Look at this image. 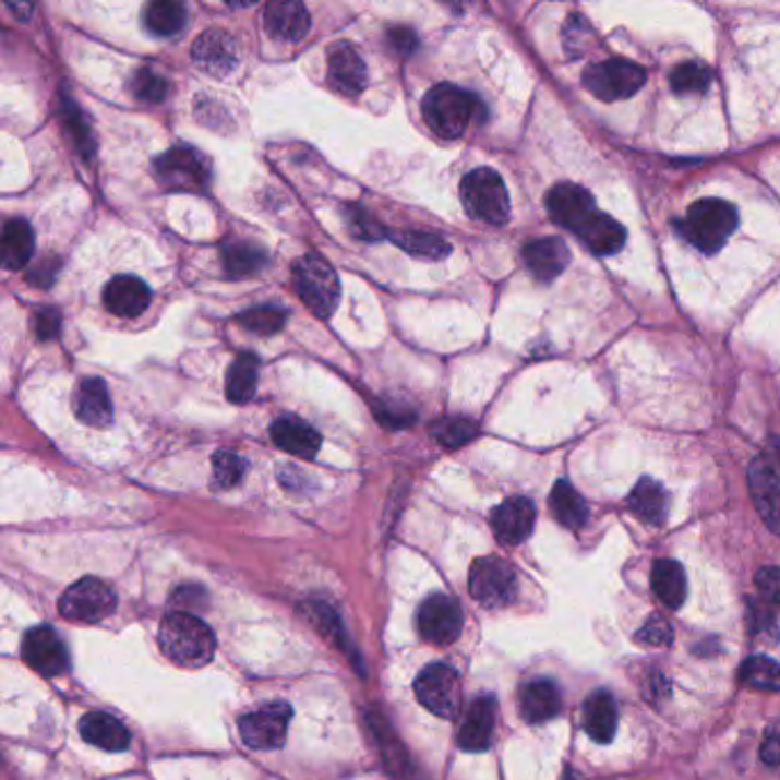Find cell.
I'll return each mask as SVG.
<instances>
[{
    "mask_svg": "<svg viewBox=\"0 0 780 780\" xmlns=\"http://www.w3.org/2000/svg\"><path fill=\"white\" fill-rule=\"evenodd\" d=\"M163 655L181 669H202L216 655V636L195 613L175 611L165 616L158 632Z\"/></svg>",
    "mask_w": 780,
    "mask_h": 780,
    "instance_id": "1",
    "label": "cell"
},
{
    "mask_svg": "<svg viewBox=\"0 0 780 780\" xmlns=\"http://www.w3.org/2000/svg\"><path fill=\"white\" fill-rule=\"evenodd\" d=\"M421 115L423 122L429 124L435 135L454 140L460 137L469 129V124L483 120L485 106L471 92L442 83L423 97Z\"/></svg>",
    "mask_w": 780,
    "mask_h": 780,
    "instance_id": "2",
    "label": "cell"
},
{
    "mask_svg": "<svg viewBox=\"0 0 780 780\" xmlns=\"http://www.w3.org/2000/svg\"><path fill=\"white\" fill-rule=\"evenodd\" d=\"M737 223L740 216L735 206L730 202L709 197L694 202L687 211V218L677 223V229L682 231L684 239L700 252L717 254L730 239V233L737 229Z\"/></svg>",
    "mask_w": 780,
    "mask_h": 780,
    "instance_id": "3",
    "label": "cell"
},
{
    "mask_svg": "<svg viewBox=\"0 0 780 780\" xmlns=\"http://www.w3.org/2000/svg\"><path fill=\"white\" fill-rule=\"evenodd\" d=\"M293 284L307 310H312L319 319H329L335 314L341 298V284L335 268L323 256H300L293 266Z\"/></svg>",
    "mask_w": 780,
    "mask_h": 780,
    "instance_id": "4",
    "label": "cell"
},
{
    "mask_svg": "<svg viewBox=\"0 0 780 780\" xmlns=\"http://www.w3.org/2000/svg\"><path fill=\"white\" fill-rule=\"evenodd\" d=\"M465 211L485 225H504L511 216V197L504 179L490 168H479L465 175L460 183Z\"/></svg>",
    "mask_w": 780,
    "mask_h": 780,
    "instance_id": "5",
    "label": "cell"
},
{
    "mask_svg": "<svg viewBox=\"0 0 780 780\" xmlns=\"http://www.w3.org/2000/svg\"><path fill=\"white\" fill-rule=\"evenodd\" d=\"M154 172L165 191L202 193L211 181V163L195 147L177 145L156 158Z\"/></svg>",
    "mask_w": 780,
    "mask_h": 780,
    "instance_id": "6",
    "label": "cell"
},
{
    "mask_svg": "<svg viewBox=\"0 0 780 780\" xmlns=\"http://www.w3.org/2000/svg\"><path fill=\"white\" fill-rule=\"evenodd\" d=\"M469 593L485 609H502L517 596L515 567L500 556H483L471 563Z\"/></svg>",
    "mask_w": 780,
    "mask_h": 780,
    "instance_id": "7",
    "label": "cell"
},
{
    "mask_svg": "<svg viewBox=\"0 0 780 780\" xmlns=\"http://www.w3.org/2000/svg\"><path fill=\"white\" fill-rule=\"evenodd\" d=\"M584 85L602 101H623L646 85V71L629 60H604L584 71Z\"/></svg>",
    "mask_w": 780,
    "mask_h": 780,
    "instance_id": "8",
    "label": "cell"
},
{
    "mask_svg": "<svg viewBox=\"0 0 780 780\" xmlns=\"http://www.w3.org/2000/svg\"><path fill=\"white\" fill-rule=\"evenodd\" d=\"M115 607V590L97 577H85L69 586L60 600V613L74 623H99L110 616Z\"/></svg>",
    "mask_w": 780,
    "mask_h": 780,
    "instance_id": "9",
    "label": "cell"
},
{
    "mask_svg": "<svg viewBox=\"0 0 780 780\" xmlns=\"http://www.w3.org/2000/svg\"><path fill=\"white\" fill-rule=\"evenodd\" d=\"M417 700L442 719H454L460 709V680L454 669L431 664L415 680Z\"/></svg>",
    "mask_w": 780,
    "mask_h": 780,
    "instance_id": "10",
    "label": "cell"
},
{
    "mask_svg": "<svg viewBox=\"0 0 780 780\" xmlns=\"http://www.w3.org/2000/svg\"><path fill=\"white\" fill-rule=\"evenodd\" d=\"M293 709L287 703H268L252 715L241 717L239 732L245 746L254 751H273L284 746Z\"/></svg>",
    "mask_w": 780,
    "mask_h": 780,
    "instance_id": "11",
    "label": "cell"
},
{
    "mask_svg": "<svg viewBox=\"0 0 780 780\" xmlns=\"http://www.w3.org/2000/svg\"><path fill=\"white\" fill-rule=\"evenodd\" d=\"M463 609L460 604L444 593L423 600L417 613V627L423 641L433 646L454 644L463 632Z\"/></svg>",
    "mask_w": 780,
    "mask_h": 780,
    "instance_id": "12",
    "label": "cell"
},
{
    "mask_svg": "<svg viewBox=\"0 0 780 780\" xmlns=\"http://www.w3.org/2000/svg\"><path fill=\"white\" fill-rule=\"evenodd\" d=\"M748 490L763 523L780 536V467L767 458H755L748 467Z\"/></svg>",
    "mask_w": 780,
    "mask_h": 780,
    "instance_id": "13",
    "label": "cell"
},
{
    "mask_svg": "<svg viewBox=\"0 0 780 780\" xmlns=\"http://www.w3.org/2000/svg\"><path fill=\"white\" fill-rule=\"evenodd\" d=\"M23 659H26V664L33 671L49 677L64 673L69 667L67 646L60 634L49 625L33 627L26 634V638H23Z\"/></svg>",
    "mask_w": 780,
    "mask_h": 780,
    "instance_id": "14",
    "label": "cell"
},
{
    "mask_svg": "<svg viewBox=\"0 0 780 780\" xmlns=\"http://www.w3.org/2000/svg\"><path fill=\"white\" fill-rule=\"evenodd\" d=\"M548 211L554 223L575 233L598 208L586 188L577 183H559L548 193Z\"/></svg>",
    "mask_w": 780,
    "mask_h": 780,
    "instance_id": "15",
    "label": "cell"
},
{
    "mask_svg": "<svg viewBox=\"0 0 780 780\" xmlns=\"http://www.w3.org/2000/svg\"><path fill=\"white\" fill-rule=\"evenodd\" d=\"M193 62L211 76H227L239 64V49L227 31L211 28L195 39Z\"/></svg>",
    "mask_w": 780,
    "mask_h": 780,
    "instance_id": "16",
    "label": "cell"
},
{
    "mask_svg": "<svg viewBox=\"0 0 780 780\" xmlns=\"http://www.w3.org/2000/svg\"><path fill=\"white\" fill-rule=\"evenodd\" d=\"M536 525V506L527 496H511L492 511V531L504 545L525 542Z\"/></svg>",
    "mask_w": 780,
    "mask_h": 780,
    "instance_id": "17",
    "label": "cell"
},
{
    "mask_svg": "<svg viewBox=\"0 0 780 780\" xmlns=\"http://www.w3.org/2000/svg\"><path fill=\"white\" fill-rule=\"evenodd\" d=\"M152 302V293L145 281L135 275H117L104 289L106 310L115 316L135 319L147 310Z\"/></svg>",
    "mask_w": 780,
    "mask_h": 780,
    "instance_id": "18",
    "label": "cell"
},
{
    "mask_svg": "<svg viewBox=\"0 0 780 780\" xmlns=\"http://www.w3.org/2000/svg\"><path fill=\"white\" fill-rule=\"evenodd\" d=\"M327 74L329 83L341 94H360L367 85V64L350 44L339 41L327 51Z\"/></svg>",
    "mask_w": 780,
    "mask_h": 780,
    "instance_id": "19",
    "label": "cell"
},
{
    "mask_svg": "<svg viewBox=\"0 0 780 780\" xmlns=\"http://www.w3.org/2000/svg\"><path fill=\"white\" fill-rule=\"evenodd\" d=\"M496 719V700L492 696H481L469 705L465 721L458 732V746L467 753H481L490 746Z\"/></svg>",
    "mask_w": 780,
    "mask_h": 780,
    "instance_id": "20",
    "label": "cell"
},
{
    "mask_svg": "<svg viewBox=\"0 0 780 780\" xmlns=\"http://www.w3.org/2000/svg\"><path fill=\"white\" fill-rule=\"evenodd\" d=\"M266 31L279 41H298L312 28V16L298 0H275L264 14Z\"/></svg>",
    "mask_w": 780,
    "mask_h": 780,
    "instance_id": "21",
    "label": "cell"
},
{
    "mask_svg": "<svg viewBox=\"0 0 780 780\" xmlns=\"http://www.w3.org/2000/svg\"><path fill=\"white\" fill-rule=\"evenodd\" d=\"M523 262L536 279L552 281L571 264V250L561 239H538L523 248Z\"/></svg>",
    "mask_w": 780,
    "mask_h": 780,
    "instance_id": "22",
    "label": "cell"
},
{
    "mask_svg": "<svg viewBox=\"0 0 780 780\" xmlns=\"http://www.w3.org/2000/svg\"><path fill=\"white\" fill-rule=\"evenodd\" d=\"M74 412L79 421L94 425V429H106L112 421V404L106 383L101 377H83L74 392Z\"/></svg>",
    "mask_w": 780,
    "mask_h": 780,
    "instance_id": "23",
    "label": "cell"
},
{
    "mask_svg": "<svg viewBox=\"0 0 780 780\" xmlns=\"http://www.w3.org/2000/svg\"><path fill=\"white\" fill-rule=\"evenodd\" d=\"M271 437L281 452L298 458H314L321 448V435L316 429L298 417H281L273 421Z\"/></svg>",
    "mask_w": 780,
    "mask_h": 780,
    "instance_id": "24",
    "label": "cell"
},
{
    "mask_svg": "<svg viewBox=\"0 0 780 780\" xmlns=\"http://www.w3.org/2000/svg\"><path fill=\"white\" fill-rule=\"evenodd\" d=\"M561 712V692L552 680H533L519 692V715L527 723H545Z\"/></svg>",
    "mask_w": 780,
    "mask_h": 780,
    "instance_id": "25",
    "label": "cell"
},
{
    "mask_svg": "<svg viewBox=\"0 0 780 780\" xmlns=\"http://www.w3.org/2000/svg\"><path fill=\"white\" fill-rule=\"evenodd\" d=\"M616 725H619V707L613 696L604 689L590 694L584 703L586 735L598 744H609L613 735H616Z\"/></svg>",
    "mask_w": 780,
    "mask_h": 780,
    "instance_id": "26",
    "label": "cell"
},
{
    "mask_svg": "<svg viewBox=\"0 0 780 780\" xmlns=\"http://www.w3.org/2000/svg\"><path fill=\"white\" fill-rule=\"evenodd\" d=\"M575 233L579 236L581 243L590 252L602 254V256L616 254L625 245V239H627L625 227L602 211H596L593 216H590Z\"/></svg>",
    "mask_w": 780,
    "mask_h": 780,
    "instance_id": "27",
    "label": "cell"
},
{
    "mask_svg": "<svg viewBox=\"0 0 780 780\" xmlns=\"http://www.w3.org/2000/svg\"><path fill=\"white\" fill-rule=\"evenodd\" d=\"M81 735L87 744L104 748L108 753L127 751L131 744L129 730L120 719L110 717L108 712H92L81 721Z\"/></svg>",
    "mask_w": 780,
    "mask_h": 780,
    "instance_id": "28",
    "label": "cell"
},
{
    "mask_svg": "<svg viewBox=\"0 0 780 780\" xmlns=\"http://www.w3.org/2000/svg\"><path fill=\"white\" fill-rule=\"evenodd\" d=\"M652 590L669 609H680L687 600V573L673 559H659L652 565Z\"/></svg>",
    "mask_w": 780,
    "mask_h": 780,
    "instance_id": "29",
    "label": "cell"
},
{
    "mask_svg": "<svg viewBox=\"0 0 780 780\" xmlns=\"http://www.w3.org/2000/svg\"><path fill=\"white\" fill-rule=\"evenodd\" d=\"M627 504H629L632 513L641 519V523L661 525L667 519L669 496H667V490L661 488L655 479L644 477L632 488V492L627 496Z\"/></svg>",
    "mask_w": 780,
    "mask_h": 780,
    "instance_id": "30",
    "label": "cell"
},
{
    "mask_svg": "<svg viewBox=\"0 0 780 780\" xmlns=\"http://www.w3.org/2000/svg\"><path fill=\"white\" fill-rule=\"evenodd\" d=\"M550 511L559 525L565 529H581L588 523V504L584 496L567 483V481H556L550 494Z\"/></svg>",
    "mask_w": 780,
    "mask_h": 780,
    "instance_id": "31",
    "label": "cell"
},
{
    "mask_svg": "<svg viewBox=\"0 0 780 780\" xmlns=\"http://www.w3.org/2000/svg\"><path fill=\"white\" fill-rule=\"evenodd\" d=\"M35 252L33 227L21 220H8L3 227V266L8 271H19L26 266Z\"/></svg>",
    "mask_w": 780,
    "mask_h": 780,
    "instance_id": "32",
    "label": "cell"
},
{
    "mask_svg": "<svg viewBox=\"0 0 780 780\" xmlns=\"http://www.w3.org/2000/svg\"><path fill=\"white\" fill-rule=\"evenodd\" d=\"M259 383V358L252 352H241L227 371V398L231 404H250Z\"/></svg>",
    "mask_w": 780,
    "mask_h": 780,
    "instance_id": "33",
    "label": "cell"
},
{
    "mask_svg": "<svg viewBox=\"0 0 780 780\" xmlns=\"http://www.w3.org/2000/svg\"><path fill=\"white\" fill-rule=\"evenodd\" d=\"M223 264L231 277H252L268 264L266 252L248 241H231L223 245Z\"/></svg>",
    "mask_w": 780,
    "mask_h": 780,
    "instance_id": "34",
    "label": "cell"
},
{
    "mask_svg": "<svg viewBox=\"0 0 780 780\" xmlns=\"http://www.w3.org/2000/svg\"><path fill=\"white\" fill-rule=\"evenodd\" d=\"M740 682L748 689L780 692V664L771 657L753 655L740 667Z\"/></svg>",
    "mask_w": 780,
    "mask_h": 780,
    "instance_id": "35",
    "label": "cell"
},
{
    "mask_svg": "<svg viewBox=\"0 0 780 780\" xmlns=\"http://www.w3.org/2000/svg\"><path fill=\"white\" fill-rule=\"evenodd\" d=\"M389 236L400 250H406L408 254L419 259H431V262H437V259H444L448 252H452V245H448L442 236L435 233L392 231Z\"/></svg>",
    "mask_w": 780,
    "mask_h": 780,
    "instance_id": "36",
    "label": "cell"
},
{
    "mask_svg": "<svg viewBox=\"0 0 780 780\" xmlns=\"http://www.w3.org/2000/svg\"><path fill=\"white\" fill-rule=\"evenodd\" d=\"M145 26L158 37H172L185 26V8L175 0H156L145 10Z\"/></svg>",
    "mask_w": 780,
    "mask_h": 780,
    "instance_id": "37",
    "label": "cell"
},
{
    "mask_svg": "<svg viewBox=\"0 0 780 780\" xmlns=\"http://www.w3.org/2000/svg\"><path fill=\"white\" fill-rule=\"evenodd\" d=\"M433 437L448 448H456L467 444L469 440H475L479 433V423L475 419L467 417H446V419H437L431 425Z\"/></svg>",
    "mask_w": 780,
    "mask_h": 780,
    "instance_id": "38",
    "label": "cell"
},
{
    "mask_svg": "<svg viewBox=\"0 0 780 780\" xmlns=\"http://www.w3.org/2000/svg\"><path fill=\"white\" fill-rule=\"evenodd\" d=\"M289 312L275 304H259L239 316V323L256 335H275L287 323Z\"/></svg>",
    "mask_w": 780,
    "mask_h": 780,
    "instance_id": "39",
    "label": "cell"
},
{
    "mask_svg": "<svg viewBox=\"0 0 780 780\" xmlns=\"http://www.w3.org/2000/svg\"><path fill=\"white\" fill-rule=\"evenodd\" d=\"M712 81V71L700 62H682L673 69L671 87L677 94H700Z\"/></svg>",
    "mask_w": 780,
    "mask_h": 780,
    "instance_id": "40",
    "label": "cell"
},
{
    "mask_svg": "<svg viewBox=\"0 0 780 780\" xmlns=\"http://www.w3.org/2000/svg\"><path fill=\"white\" fill-rule=\"evenodd\" d=\"M248 471L245 458L233 452H218L213 456V485L229 490L233 485H239Z\"/></svg>",
    "mask_w": 780,
    "mask_h": 780,
    "instance_id": "41",
    "label": "cell"
},
{
    "mask_svg": "<svg viewBox=\"0 0 780 780\" xmlns=\"http://www.w3.org/2000/svg\"><path fill=\"white\" fill-rule=\"evenodd\" d=\"M375 740L383 748V758L389 767V771H394L396 776H408V753L406 748L398 744V740L392 735V730L387 725V721H377L375 725Z\"/></svg>",
    "mask_w": 780,
    "mask_h": 780,
    "instance_id": "42",
    "label": "cell"
},
{
    "mask_svg": "<svg viewBox=\"0 0 780 780\" xmlns=\"http://www.w3.org/2000/svg\"><path fill=\"white\" fill-rule=\"evenodd\" d=\"M131 87L135 97L145 104H160L165 99V94H168V81L158 76L152 69H140Z\"/></svg>",
    "mask_w": 780,
    "mask_h": 780,
    "instance_id": "43",
    "label": "cell"
},
{
    "mask_svg": "<svg viewBox=\"0 0 780 780\" xmlns=\"http://www.w3.org/2000/svg\"><path fill=\"white\" fill-rule=\"evenodd\" d=\"M375 417L387 429H404V425H412L417 419V412L406 404V400H392L383 398L375 404Z\"/></svg>",
    "mask_w": 780,
    "mask_h": 780,
    "instance_id": "44",
    "label": "cell"
},
{
    "mask_svg": "<svg viewBox=\"0 0 780 780\" xmlns=\"http://www.w3.org/2000/svg\"><path fill=\"white\" fill-rule=\"evenodd\" d=\"M636 641L641 644V646H650V648H657V646H671L673 644V627L667 619H661V616H650L644 627L636 632Z\"/></svg>",
    "mask_w": 780,
    "mask_h": 780,
    "instance_id": "45",
    "label": "cell"
},
{
    "mask_svg": "<svg viewBox=\"0 0 780 780\" xmlns=\"http://www.w3.org/2000/svg\"><path fill=\"white\" fill-rule=\"evenodd\" d=\"M60 325H62V316L56 310V307H41L33 314V329L35 337L41 341L56 339L60 335Z\"/></svg>",
    "mask_w": 780,
    "mask_h": 780,
    "instance_id": "46",
    "label": "cell"
},
{
    "mask_svg": "<svg viewBox=\"0 0 780 780\" xmlns=\"http://www.w3.org/2000/svg\"><path fill=\"white\" fill-rule=\"evenodd\" d=\"M64 115H67V129L71 131V135H74L76 147H79L85 156L94 154V140H92V133H89L87 124L83 122V117H81L79 108H76V106H71V104H67Z\"/></svg>",
    "mask_w": 780,
    "mask_h": 780,
    "instance_id": "47",
    "label": "cell"
},
{
    "mask_svg": "<svg viewBox=\"0 0 780 780\" xmlns=\"http://www.w3.org/2000/svg\"><path fill=\"white\" fill-rule=\"evenodd\" d=\"M350 227L352 231L362 236L364 241H377V239H383V236L387 233L381 225H377L369 213L364 208H358V206H352L350 208Z\"/></svg>",
    "mask_w": 780,
    "mask_h": 780,
    "instance_id": "48",
    "label": "cell"
},
{
    "mask_svg": "<svg viewBox=\"0 0 780 780\" xmlns=\"http://www.w3.org/2000/svg\"><path fill=\"white\" fill-rule=\"evenodd\" d=\"M755 586L760 588L765 600L780 607V567H776V565L760 567L758 575H755Z\"/></svg>",
    "mask_w": 780,
    "mask_h": 780,
    "instance_id": "49",
    "label": "cell"
},
{
    "mask_svg": "<svg viewBox=\"0 0 780 780\" xmlns=\"http://www.w3.org/2000/svg\"><path fill=\"white\" fill-rule=\"evenodd\" d=\"M389 44L394 46L398 53L408 56V53H412L417 49V37L408 28H394V31H389Z\"/></svg>",
    "mask_w": 780,
    "mask_h": 780,
    "instance_id": "50",
    "label": "cell"
},
{
    "mask_svg": "<svg viewBox=\"0 0 780 780\" xmlns=\"http://www.w3.org/2000/svg\"><path fill=\"white\" fill-rule=\"evenodd\" d=\"M56 271H58L56 259H49V262H41L37 268H33L28 279L33 284H39V287H49V284L53 281V277H56Z\"/></svg>",
    "mask_w": 780,
    "mask_h": 780,
    "instance_id": "51",
    "label": "cell"
},
{
    "mask_svg": "<svg viewBox=\"0 0 780 780\" xmlns=\"http://www.w3.org/2000/svg\"><path fill=\"white\" fill-rule=\"evenodd\" d=\"M760 758L771 767H780V735H773L763 744Z\"/></svg>",
    "mask_w": 780,
    "mask_h": 780,
    "instance_id": "52",
    "label": "cell"
},
{
    "mask_svg": "<svg viewBox=\"0 0 780 780\" xmlns=\"http://www.w3.org/2000/svg\"><path fill=\"white\" fill-rule=\"evenodd\" d=\"M8 8H10L16 16H21L23 21H28V19H31V14H33V10H35V8H33V5H28V3H26V5H14V3H10Z\"/></svg>",
    "mask_w": 780,
    "mask_h": 780,
    "instance_id": "53",
    "label": "cell"
}]
</instances>
